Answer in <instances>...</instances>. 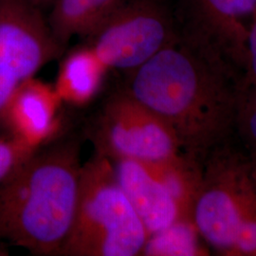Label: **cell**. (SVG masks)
<instances>
[{"mask_svg":"<svg viewBox=\"0 0 256 256\" xmlns=\"http://www.w3.org/2000/svg\"><path fill=\"white\" fill-rule=\"evenodd\" d=\"M128 74L124 90L172 129L192 164L236 137L246 72L216 48L178 34Z\"/></svg>","mask_w":256,"mask_h":256,"instance_id":"obj_1","label":"cell"},{"mask_svg":"<svg viewBox=\"0 0 256 256\" xmlns=\"http://www.w3.org/2000/svg\"><path fill=\"white\" fill-rule=\"evenodd\" d=\"M82 140L60 130L0 182V240L34 256H60L76 212Z\"/></svg>","mask_w":256,"mask_h":256,"instance_id":"obj_2","label":"cell"},{"mask_svg":"<svg viewBox=\"0 0 256 256\" xmlns=\"http://www.w3.org/2000/svg\"><path fill=\"white\" fill-rule=\"evenodd\" d=\"M147 238L110 160L94 152L82 166L74 224L60 256H138Z\"/></svg>","mask_w":256,"mask_h":256,"instance_id":"obj_3","label":"cell"},{"mask_svg":"<svg viewBox=\"0 0 256 256\" xmlns=\"http://www.w3.org/2000/svg\"><path fill=\"white\" fill-rule=\"evenodd\" d=\"M254 207L256 158L234 137L202 164L191 220L208 244L230 254L241 220Z\"/></svg>","mask_w":256,"mask_h":256,"instance_id":"obj_4","label":"cell"},{"mask_svg":"<svg viewBox=\"0 0 256 256\" xmlns=\"http://www.w3.org/2000/svg\"><path fill=\"white\" fill-rule=\"evenodd\" d=\"M84 134L94 152L110 160L151 164L182 155L172 129L124 88L106 100Z\"/></svg>","mask_w":256,"mask_h":256,"instance_id":"obj_5","label":"cell"},{"mask_svg":"<svg viewBox=\"0 0 256 256\" xmlns=\"http://www.w3.org/2000/svg\"><path fill=\"white\" fill-rule=\"evenodd\" d=\"M178 36L160 0H122L88 38V46L108 70L131 72Z\"/></svg>","mask_w":256,"mask_h":256,"instance_id":"obj_6","label":"cell"},{"mask_svg":"<svg viewBox=\"0 0 256 256\" xmlns=\"http://www.w3.org/2000/svg\"><path fill=\"white\" fill-rule=\"evenodd\" d=\"M64 52L42 10L30 0H0V131L19 86Z\"/></svg>","mask_w":256,"mask_h":256,"instance_id":"obj_7","label":"cell"},{"mask_svg":"<svg viewBox=\"0 0 256 256\" xmlns=\"http://www.w3.org/2000/svg\"><path fill=\"white\" fill-rule=\"evenodd\" d=\"M256 0H188L182 34L216 48L247 72L248 38Z\"/></svg>","mask_w":256,"mask_h":256,"instance_id":"obj_8","label":"cell"},{"mask_svg":"<svg viewBox=\"0 0 256 256\" xmlns=\"http://www.w3.org/2000/svg\"><path fill=\"white\" fill-rule=\"evenodd\" d=\"M61 102L54 88L32 77L14 94L2 130L37 146L61 130L58 118Z\"/></svg>","mask_w":256,"mask_h":256,"instance_id":"obj_9","label":"cell"},{"mask_svg":"<svg viewBox=\"0 0 256 256\" xmlns=\"http://www.w3.org/2000/svg\"><path fill=\"white\" fill-rule=\"evenodd\" d=\"M110 160L117 182L144 223L148 236L182 218L171 194L146 164L124 158Z\"/></svg>","mask_w":256,"mask_h":256,"instance_id":"obj_10","label":"cell"},{"mask_svg":"<svg viewBox=\"0 0 256 256\" xmlns=\"http://www.w3.org/2000/svg\"><path fill=\"white\" fill-rule=\"evenodd\" d=\"M108 68L88 45L75 48L60 64L55 90L62 102L82 106L101 90Z\"/></svg>","mask_w":256,"mask_h":256,"instance_id":"obj_11","label":"cell"},{"mask_svg":"<svg viewBox=\"0 0 256 256\" xmlns=\"http://www.w3.org/2000/svg\"><path fill=\"white\" fill-rule=\"evenodd\" d=\"M122 0H55L48 24L64 46L74 36H90Z\"/></svg>","mask_w":256,"mask_h":256,"instance_id":"obj_12","label":"cell"},{"mask_svg":"<svg viewBox=\"0 0 256 256\" xmlns=\"http://www.w3.org/2000/svg\"><path fill=\"white\" fill-rule=\"evenodd\" d=\"M198 232L191 220L180 218L167 228L150 234L142 256H192L202 254Z\"/></svg>","mask_w":256,"mask_h":256,"instance_id":"obj_13","label":"cell"},{"mask_svg":"<svg viewBox=\"0 0 256 256\" xmlns=\"http://www.w3.org/2000/svg\"><path fill=\"white\" fill-rule=\"evenodd\" d=\"M236 137L256 158V84H247L238 111Z\"/></svg>","mask_w":256,"mask_h":256,"instance_id":"obj_14","label":"cell"},{"mask_svg":"<svg viewBox=\"0 0 256 256\" xmlns=\"http://www.w3.org/2000/svg\"><path fill=\"white\" fill-rule=\"evenodd\" d=\"M37 146L14 137L4 130H1L0 182L9 176Z\"/></svg>","mask_w":256,"mask_h":256,"instance_id":"obj_15","label":"cell"},{"mask_svg":"<svg viewBox=\"0 0 256 256\" xmlns=\"http://www.w3.org/2000/svg\"><path fill=\"white\" fill-rule=\"evenodd\" d=\"M247 84H256V14L248 38Z\"/></svg>","mask_w":256,"mask_h":256,"instance_id":"obj_16","label":"cell"},{"mask_svg":"<svg viewBox=\"0 0 256 256\" xmlns=\"http://www.w3.org/2000/svg\"><path fill=\"white\" fill-rule=\"evenodd\" d=\"M39 9L43 10L46 7H52L55 2V0H30Z\"/></svg>","mask_w":256,"mask_h":256,"instance_id":"obj_17","label":"cell"}]
</instances>
